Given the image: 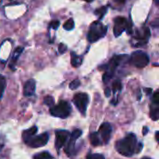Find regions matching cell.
Wrapping results in <instances>:
<instances>
[{
  "mask_svg": "<svg viewBox=\"0 0 159 159\" xmlns=\"http://www.w3.org/2000/svg\"><path fill=\"white\" fill-rule=\"evenodd\" d=\"M137 138L134 134L130 133L127 135L124 139L119 140L116 143V151L124 157H132L136 151Z\"/></svg>",
  "mask_w": 159,
  "mask_h": 159,
  "instance_id": "cell-1",
  "label": "cell"
},
{
  "mask_svg": "<svg viewBox=\"0 0 159 159\" xmlns=\"http://www.w3.org/2000/svg\"><path fill=\"white\" fill-rule=\"evenodd\" d=\"M107 30L108 27L106 25H103L100 21L93 22L90 24L89 31L88 33V40L89 42H96L106 35Z\"/></svg>",
  "mask_w": 159,
  "mask_h": 159,
  "instance_id": "cell-2",
  "label": "cell"
},
{
  "mask_svg": "<svg viewBox=\"0 0 159 159\" xmlns=\"http://www.w3.org/2000/svg\"><path fill=\"white\" fill-rule=\"evenodd\" d=\"M125 56H126V55H115V56L110 60V62H109L108 64H106V65H104V66L99 67V69H101V68H102V67H105L104 69H106V72L104 73L103 78H102V80H103L104 82H108L112 79V77H113V75H114V73H115L116 67L120 65V63L123 61V58H124Z\"/></svg>",
  "mask_w": 159,
  "mask_h": 159,
  "instance_id": "cell-3",
  "label": "cell"
},
{
  "mask_svg": "<svg viewBox=\"0 0 159 159\" xmlns=\"http://www.w3.org/2000/svg\"><path fill=\"white\" fill-rule=\"evenodd\" d=\"M50 114L54 117H58V118H67L71 112H72V109H71V106L70 104L67 102V101H64V100H61L59 102V104L57 105H53L52 107H50Z\"/></svg>",
  "mask_w": 159,
  "mask_h": 159,
  "instance_id": "cell-4",
  "label": "cell"
},
{
  "mask_svg": "<svg viewBox=\"0 0 159 159\" xmlns=\"http://www.w3.org/2000/svg\"><path fill=\"white\" fill-rule=\"evenodd\" d=\"M129 62L138 68H143L149 64V56L144 52L137 51L130 55Z\"/></svg>",
  "mask_w": 159,
  "mask_h": 159,
  "instance_id": "cell-5",
  "label": "cell"
},
{
  "mask_svg": "<svg viewBox=\"0 0 159 159\" xmlns=\"http://www.w3.org/2000/svg\"><path fill=\"white\" fill-rule=\"evenodd\" d=\"M82 135V131L80 129H75L74 130L71 135L69 136L70 139L64 148V152L66 153V155L68 157H74L76 150H75V143H76V141L81 137Z\"/></svg>",
  "mask_w": 159,
  "mask_h": 159,
  "instance_id": "cell-6",
  "label": "cell"
},
{
  "mask_svg": "<svg viewBox=\"0 0 159 159\" xmlns=\"http://www.w3.org/2000/svg\"><path fill=\"white\" fill-rule=\"evenodd\" d=\"M73 101H74L75 106L77 108V110L83 115H85L87 112V107L89 104V96L85 93H78L75 95Z\"/></svg>",
  "mask_w": 159,
  "mask_h": 159,
  "instance_id": "cell-7",
  "label": "cell"
},
{
  "mask_svg": "<svg viewBox=\"0 0 159 159\" xmlns=\"http://www.w3.org/2000/svg\"><path fill=\"white\" fill-rule=\"evenodd\" d=\"M49 139V135L48 132H45L41 135L38 136H33L27 142L26 144L32 148H39V147H43L45 146Z\"/></svg>",
  "mask_w": 159,
  "mask_h": 159,
  "instance_id": "cell-8",
  "label": "cell"
},
{
  "mask_svg": "<svg viewBox=\"0 0 159 159\" xmlns=\"http://www.w3.org/2000/svg\"><path fill=\"white\" fill-rule=\"evenodd\" d=\"M99 135L101 136V140L102 142V144H106L109 142L111 134H112V127L109 123H103L99 129Z\"/></svg>",
  "mask_w": 159,
  "mask_h": 159,
  "instance_id": "cell-9",
  "label": "cell"
},
{
  "mask_svg": "<svg viewBox=\"0 0 159 159\" xmlns=\"http://www.w3.org/2000/svg\"><path fill=\"white\" fill-rule=\"evenodd\" d=\"M55 135H56L55 146H56V149L58 151H60V149L62 148L64 146V144L66 143V142L70 136V132L67 130H57L55 132Z\"/></svg>",
  "mask_w": 159,
  "mask_h": 159,
  "instance_id": "cell-10",
  "label": "cell"
},
{
  "mask_svg": "<svg viewBox=\"0 0 159 159\" xmlns=\"http://www.w3.org/2000/svg\"><path fill=\"white\" fill-rule=\"evenodd\" d=\"M114 22H115L114 35L116 37H119L126 30L127 25H128V21L124 17H116Z\"/></svg>",
  "mask_w": 159,
  "mask_h": 159,
  "instance_id": "cell-11",
  "label": "cell"
},
{
  "mask_svg": "<svg viewBox=\"0 0 159 159\" xmlns=\"http://www.w3.org/2000/svg\"><path fill=\"white\" fill-rule=\"evenodd\" d=\"M35 91V82L34 80L31 79L25 82L23 85V95L26 97H31L34 94Z\"/></svg>",
  "mask_w": 159,
  "mask_h": 159,
  "instance_id": "cell-12",
  "label": "cell"
},
{
  "mask_svg": "<svg viewBox=\"0 0 159 159\" xmlns=\"http://www.w3.org/2000/svg\"><path fill=\"white\" fill-rule=\"evenodd\" d=\"M37 132V127H32L31 128L27 129V130H24L22 132V140L23 142L26 143L33 136H34Z\"/></svg>",
  "mask_w": 159,
  "mask_h": 159,
  "instance_id": "cell-13",
  "label": "cell"
},
{
  "mask_svg": "<svg viewBox=\"0 0 159 159\" xmlns=\"http://www.w3.org/2000/svg\"><path fill=\"white\" fill-rule=\"evenodd\" d=\"M83 62V58L79 55H76L75 52H72L71 54V64L74 67H78L81 66Z\"/></svg>",
  "mask_w": 159,
  "mask_h": 159,
  "instance_id": "cell-14",
  "label": "cell"
},
{
  "mask_svg": "<svg viewBox=\"0 0 159 159\" xmlns=\"http://www.w3.org/2000/svg\"><path fill=\"white\" fill-rule=\"evenodd\" d=\"M90 142L93 146H98V145L102 144V142L98 132H93L90 134Z\"/></svg>",
  "mask_w": 159,
  "mask_h": 159,
  "instance_id": "cell-15",
  "label": "cell"
},
{
  "mask_svg": "<svg viewBox=\"0 0 159 159\" xmlns=\"http://www.w3.org/2000/svg\"><path fill=\"white\" fill-rule=\"evenodd\" d=\"M22 51H23V47H18V48L15 50L14 54H13V57H12V64L9 65V67H10L12 69H14V66H15V64H16V61L18 60L19 56H20V53L22 52Z\"/></svg>",
  "mask_w": 159,
  "mask_h": 159,
  "instance_id": "cell-16",
  "label": "cell"
},
{
  "mask_svg": "<svg viewBox=\"0 0 159 159\" xmlns=\"http://www.w3.org/2000/svg\"><path fill=\"white\" fill-rule=\"evenodd\" d=\"M150 117L154 121H157L159 117V107L158 105H155L151 107V112H150Z\"/></svg>",
  "mask_w": 159,
  "mask_h": 159,
  "instance_id": "cell-17",
  "label": "cell"
},
{
  "mask_svg": "<svg viewBox=\"0 0 159 159\" xmlns=\"http://www.w3.org/2000/svg\"><path fill=\"white\" fill-rule=\"evenodd\" d=\"M34 159H53V157L48 152H41L34 155Z\"/></svg>",
  "mask_w": 159,
  "mask_h": 159,
  "instance_id": "cell-18",
  "label": "cell"
},
{
  "mask_svg": "<svg viewBox=\"0 0 159 159\" xmlns=\"http://www.w3.org/2000/svg\"><path fill=\"white\" fill-rule=\"evenodd\" d=\"M63 28H64L65 30H67V31H71V30H73V29L75 28V22H74V20H73L72 18L68 19V20L64 22V24H63Z\"/></svg>",
  "mask_w": 159,
  "mask_h": 159,
  "instance_id": "cell-19",
  "label": "cell"
},
{
  "mask_svg": "<svg viewBox=\"0 0 159 159\" xmlns=\"http://www.w3.org/2000/svg\"><path fill=\"white\" fill-rule=\"evenodd\" d=\"M106 12H107V7H102L95 10V14L99 17V19H102Z\"/></svg>",
  "mask_w": 159,
  "mask_h": 159,
  "instance_id": "cell-20",
  "label": "cell"
},
{
  "mask_svg": "<svg viewBox=\"0 0 159 159\" xmlns=\"http://www.w3.org/2000/svg\"><path fill=\"white\" fill-rule=\"evenodd\" d=\"M5 88H6V78L0 74V98L3 97Z\"/></svg>",
  "mask_w": 159,
  "mask_h": 159,
  "instance_id": "cell-21",
  "label": "cell"
},
{
  "mask_svg": "<svg viewBox=\"0 0 159 159\" xmlns=\"http://www.w3.org/2000/svg\"><path fill=\"white\" fill-rule=\"evenodd\" d=\"M44 104L48 106V107H52L54 105V98L50 96H47L44 98Z\"/></svg>",
  "mask_w": 159,
  "mask_h": 159,
  "instance_id": "cell-22",
  "label": "cell"
},
{
  "mask_svg": "<svg viewBox=\"0 0 159 159\" xmlns=\"http://www.w3.org/2000/svg\"><path fill=\"white\" fill-rule=\"evenodd\" d=\"M121 89H122V83H121V82L119 80L115 81V82L113 84V90H114V92H119V91H121Z\"/></svg>",
  "mask_w": 159,
  "mask_h": 159,
  "instance_id": "cell-23",
  "label": "cell"
},
{
  "mask_svg": "<svg viewBox=\"0 0 159 159\" xmlns=\"http://www.w3.org/2000/svg\"><path fill=\"white\" fill-rule=\"evenodd\" d=\"M79 86H80V81H79L78 79L74 80V81L69 84V87H70V89H72V90H75V89H77Z\"/></svg>",
  "mask_w": 159,
  "mask_h": 159,
  "instance_id": "cell-24",
  "label": "cell"
},
{
  "mask_svg": "<svg viewBox=\"0 0 159 159\" xmlns=\"http://www.w3.org/2000/svg\"><path fill=\"white\" fill-rule=\"evenodd\" d=\"M86 159H105V157L101 154H89Z\"/></svg>",
  "mask_w": 159,
  "mask_h": 159,
  "instance_id": "cell-25",
  "label": "cell"
},
{
  "mask_svg": "<svg viewBox=\"0 0 159 159\" xmlns=\"http://www.w3.org/2000/svg\"><path fill=\"white\" fill-rule=\"evenodd\" d=\"M152 101H153V104H155V105H159V92L158 91H156V92L154 93V96H153Z\"/></svg>",
  "mask_w": 159,
  "mask_h": 159,
  "instance_id": "cell-26",
  "label": "cell"
},
{
  "mask_svg": "<svg viewBox=\"0 0 159 159\" xmlns=\"http://www.w3.org/2000/svg\"><path fill=\"white\" fill-rule=\"evenodd\" d=\"M60 26V22L59 21H52L50 23H49V28H52L54 30H57Z\"/></svg>",
  "mask_w": 159,
  "mask_h": 159,
  "instance_id": "cell-27",
  "label": "cell"
},
{
  "mask_svg": "<svg viewBox=\"0 0 159 159\" xmlns=\"http://www.w3.org/2000/svg\"><path fill=\"white\" fill-rule=\"evenodd\" d=\"M58 51H59V52L60 53H64L66 51H67V46L65 45V44H62V43H61L60 45H59V47H58Z\"/></svg>",
  "mask_w": 159,
  "mask_h": 159,
  "instance_id": "cell-28",
  "label": "cell"
},
{
  "mask_svg": "<svg viewBox=\"0 0 159 159\" xmlns=\"http://www.w3.org/2000/svg\"><path fill=\"white\" fill-rule=\"evenodd\" d=\"M143 150V143H137V145H136V151H135V153H140L141 151Z\"/></svg>",
  "mask_w": 159,
  "mask_h": 159,
  "instance_id": "cell-29",
  "label": "cell"
},
{
  "mask_svg": "<svg viewBox=\"0 0 159 159\" xmlns=\"http://www.w3.org/2000/svg\"><path fill=\"white\" fill-rule=\"evenodd\" d=\"M104 95H105V97H109L111 96V89H110V88H106V89L104 90Z\"/></svg>",
  "mask_w": 159,
  "mask_h": 159,
  "instance_id": "cell-30",
  "label": "cell"
},
{
  "mask_svg": "<svg viewBox=\"0 0 159 159\" xmlns=\"http://www.w3.org/2000/svg\"><path fill=\"white\" fill-rule=\"evenodd\" d=\"M147 133H148V127H143V135H147Z\"/></svg>",
  "mask_w": 159,
  "mask_h": 159,
  "instance_id": "cell-31",
  "label": "cell"
},
{
  "mask_svg": "<svg viewBox=\"0 0 159 159\" xmlns=\"http://www.w3.org/2000/svg\"><path fill=\"white\" fill-rule=\"evenodd\" d=\"M145 91H146V94L147 95H151L152 94V89H150V88H146Z\"/></svg>",
  "mask_w": 159,
  "mask_h": 159,
  "instance_id": "cell-32",
  "label": "cell"
},
{
  "mask_svg": "<svg viewBox=\"0 0 159 159\" xmlns=\"http://www.w3.org/2000/svg\"><path fill=\"white\" fill-rule=\"evenodd\" d=\"M3 139L2 138H0V150L2 149V147L4 146V142H3V141H2Z\"/></svg>",
  "mask_w": 159,
  "mask_h": 159,
  "instance_id": "cell-33",
  "label": "cell"
},
{
  "mask_svg": "<svg viewBox=\"0 0 159 159\" xmlns=\"http://www.w3.org/2000/svg\"><path fill=\"white\" fill-rule=\"evenodd\" d=\"M158 135H159V131H157V132H156V140H157V142H158L159 141Z\"/></svg>",
  "mask_w": 159,
  "mask_h": 159,
  "instance_id": "cell-34",
  "label": "cell"
},
{
  "mask_svg": "<svg viewBox=\"0 0 159 159\" xmlns=\"http://www.w3.org/2000/svg\"><path fill=\"white\" fill-rule=\"evenodd\" d=\"M155 3H156L157 6H158V0H155Z\"/></svg>",
  "mask_w": 159,
  "mask_h": 159,
  "instance_id": "cell-35",
  "label": "cell"
},
{
  "mask_svg": "<svg viewBox=\"0 0 159 159\" xmlns=\"http://www.w3.org/2000/svg\"><path fill=\"white\" fill-rule=\"evenodd\" d=\"M85 1H87V2H91L92 0H85Z\"/></svg>",
  "mask_w": 159,
  "mask_h": 159,
  "instance_id": "cell-36",
  "label": "cell"
},
{
  "mask_svg": "<svg viewBox=\"0 0 159 159\" xmlns=\"http://www.w3.org/2000/svg\"><path fill=\"white\" fill-rule=\"evenodd\" d=\"M142 159H151V158H149V157H143V158H142Z\"/></svg>",
  "mask_w": 159,
  "mask_h": 159,
  "instance_id": "cell-37",
  "label": "cell"
}]
</instances>
